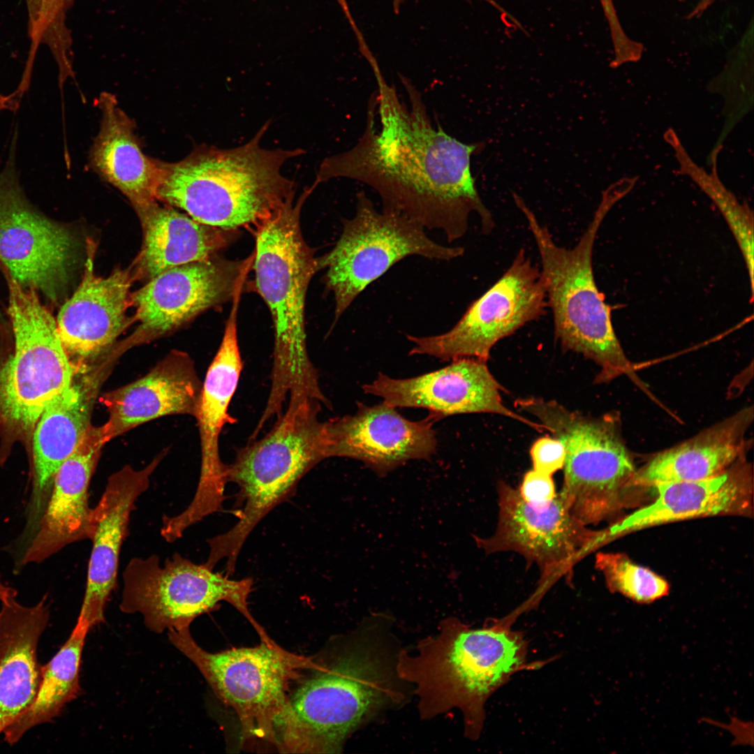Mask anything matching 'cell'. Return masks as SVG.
<instances>
[{
	"mask_svg": "<svg viewBox=\"0 0 754 754\" xmlns=\"http://www.w3.org/2000/svg\"><path fill=\"white\" fill-rule=\"evenodd\" d=\"M364 57L376 81L362 135L350 149L325 158L313 183L346 178L374 188L383 209L403 214L424 229L442 230L449 243L461 238L471 212L489 235L495 223L482 202L471 170V158L484 145L466 144L429 118L421 94L400 79L409 107L385 79L370 50Z\"/></svg>",
	"mask_w": 754,
	"mask_h": 754,
	"instance_id": "1",
	"label": "cell"
},
{
	"mask_svg": "<svg viewBox=\"0 0 754 754\" xmlns=\"http://www.w3.org/2000/svg\"><path fill=\"white\" fill-rule=\"evenodd\" d=\"M343 642L289 695L274 738L281 752L339 753L357 728L408 697L390 621H364Z\"/></svg>",
	"mask_w": 754,
	"mask_h": 754,
	"instance_id": "2",
	"label": "cell"
},
{
	"mask_svg": "<svg viewBox=\"0 0 754 754\" xmlns=\"http://www.w3.org/2000/svg\"><path fill=\"white\" fill-rule=\"evenodd\" d=\"M512 624L504 617L472 628L448 618L441 622L438 633L420 640L414 649H401L397 671L418 697L422 718L457 709L465 736L479 738L489 697L514 674L545 664L527 662V642Z\"/></svg>",
	"mask_w": 754,
	"mask_h": 754,
	"instance_id": "3",
	"label": "cell"
},
{
	"mask_svg": "<svg viewBox=\"0 0 754 754\" xmlns=\"http://www.w3.org/2000/svg\"><path fill=\"white\" fill-rule=\"evenodd\" d=\"M266 123L246 143L231 149L197 147L173 163L159 161L156 198L194 220L223 230L253 232L294 202L295 184L281 172L302 149H267L260 145Z\"/></svg>",
	"mask_w": 754,
	"mask_h": 754,
	"instance_id": "4",
	"label": "cell"
},
{
	"mask_svg": "<svg viewBox=\"0 0 754 754\" xmlns=\"http://www.w3.org/2000/svg\"><path fill=\"white\" fill-rule=\"evenodd\" d=\"M633 188L623 178L603 192L593 219L577 244L567 249L554 241L523 199L513 193L515 202L525 216L540 256L548 306L554 318V335L562 348L583 355L599 367L594 383H604L621 375L639 382L612 326L611 307L596 283L593 250L606 215Z\"/></svg>",
	"mask_w": 754,
	"mask_h": 754,
	"instance_id": "5",
	"label": "cell"
},
{
	"mask_svg": "<svg viewBox=\"0 0 754 754\" xmlns=\"http://www.w3.org/2000/svg\"><path fill=\"white\" fill-rule=\"evenodd\" d=\"M313 189L307 187L295 204H288L254 231L256 287L269 309L274 330L267 404L276 409L282 408L291 394L323 395L308 354L304 327L305 296L320 262L305 242L300 224L303 203Z\"/></svg>",
	"mask_w": 754,
	"mask_h": 754,
	"instance_id": "6",
	"label": "cell"
},
{
	"mask_svg": "<svg viewBox=\"0 0 754 754\" xmlns=\"http://www.w3.org/2000/svg\"><path fill=\"white\" fill-rule=\"evenodd\" d=\"M284 413L262 438L250 440L234 461L226 464L228 482L236 484L237 523L226 532L207 540L205 562L214 568L226 559V573L235 570L244 543L257 524L289 497L299 481L326 459L324 422L318 415L322 404L306 396H289Z\"/></svg>",
	"mask_w": 754,
	"mask_h": 754,
	"instance_id": "7",
	"label": "cell"
},
{
	"mask_svg": "<svg viewBox=\"0 0 754 754\" xmlns=\"http://www.w3.org/2000/svg\"><path fill=\"white\" fill-rule=\"evenodd\" d=\"M515 405L536 417L563 444L559 493L572 515L587 526L616 513L636 469L614 417H591L539 397L520 398Z\"/></svg>",
	"mask_w": 754,
	"mask_h": 754,
	"instance_id": "8",
	"label": "cell"
},
{
	"mask_svg": "<svg viewBox=\"0 0 754 754\" xmlns=\"http://www.w3.org/2000/svg\"><path fill=\"white\" fill-rule=\"evenodd\" d=\"M3 272L15 346L0 364V424L15 433H27L45 407L71 385L75 373L56 320L37 291Z\"/></svg>",
	"mask_w": 754,
	"mask_h": 754,
	"instance_id": "9",
	"label": "cell"
},
{
	"mask_svg": "<svg viewBox=\"0 0 754 754\" xmlns=\"http://www.w3.org/2000/svg\"><path fill=\"white\" fill-rule=\"evenodd\" d=\"M168 633L171 644L197 667L217 697L234 709L245 739L274 744L291 681L301 677L302 670L318 665L272 640L211 653L195 642L189 627Z\"/></svg>",
	"mask_w": 754,
	"mask_h": 754,
	"instance_id": "10",
	"label": "cell"
},
{
	"mask_svg": "<svg viewBox=\"0 0 754 754\" xmlns=\"http://www.w3.org/2000/svg\"><path fill=\"white\" fill-rule=\"evenodd\" d=\"M356 212L344 219L334 247L320 258L326 268L325 282L332 292L334 321L359 295L394 265L411 256L450 260L461 256L460 246L440 244L419 223L390 210H377L364 191L356 195Z\"/></svg>",
	"mask_w": 754,
	"mask_h": 754,
	"instance_id": "11",
	"label": "cell"
},
{
	"mask_svg": "<svg viewBox=\"0 0 754 754\" xmlns=\"http://www.w3.org/2000/svg\"><path fill=\"white\" fill-rule=\"evenodd\" d=\"M119 604L126 614L140 613L147 628L156 633L189 627L198 616L225 601L249 621L259 635L264 630L250 613L251 578L232 579L175 553L161 564L159 557H134L123 573Z\"/></svg>",
	"mask_w": 754,
	"mask_h": 754,
	"instance_id": "12",
	"label": "cell"
},
{
	"mask_svg": "<svg viewBox=\"0 0 754 754\" xmlns=\"http://www.w3.org/2000/svg\"><path fill=\"white\" fill-rule=\"evenodd\" d=\"M497 494L496 528L489 537H475L476 544L487 554L515 552L535 563L543 586L570 581L575 564L609 540L606 529L591 530L573 516L560 493L542 507L528 503L503 481Z\"/></svg>",
	"mask_w": 754,
	"mask_h": 754,
	"instance_id": "13",
	"label": "cell"
},
{
	"mask_svg": "<svg viewBox=\"0 0 754 754\" xmlns=\"http://www.w3.org/2000/svg\"><path fill=\"white\" fill-rule=\"evenodd\" d=\"M547 307L541 270L521 249L502 276L470 304L452 329L434 336L408 335L413 343L409 355L487 362L498 341L542 316Z\"/></svg>",
	"mask_w": 754,
	"mask_h": 754,
	"instance_id": "14",
	"label": "cell"
},
{
	"mask_svg": "<svg viewBox=\"0 0 754 754\" xmlns=\"http://www.w3.org/2000/svg\"><path fill=\"white\" fill-rule=\"evenodd\" d=\"M17 136L15 128L0 171V267L22 287L54 300L67 281L75 240L26 198L16 165Z\"/></svg>",
	"mask_w": 754,
	"mask_h": 754,
	"instance_id": "15",
	"label": "cell"
},
{
	"mask_svg": "<svg viewBox=\"0 0 754 754\" xmlns=\"http://www.w3.org/2000/svg\"><path fill=\"white\" fill-rule=\"evenodd\" d=\"M238 303V299L232 300L221 344L202 383L195 415L200 438V478L189 505L169 520L171 528L179 534L218 511L225 499L226 464L221 459L219 437L227 424L236 422L229 413V406L243 369L237 339Z\"/></svg>",
	"mask_w": 754,
	"mask_h": 754,
	"instance_id": "16",
	"label": "cell"
},
{
	"mask_svg": "<svg viewBox=\"0 0 754 754\" xmlns=\"http://www.w3.org/2000/svg\"><path fill=\"white\" fill-rule=\"evenodd\" d=\"M364 392L381 397L394 408H422L434 421L463 413H494L519 421L535 430L545 429L504 405L503 387L490 372L487 362L472 357L453 360L438 370L418 376L394 379L380 373Z\"/></svg>",
	"mask_w": 754,
	"mask_h": 754,
	"instance_id": "17",
	"label": "cell"
},
{
	"mask_svg": "<svg viewBox=\"0 0 754 754\" xmlns=\"http://www.w3.org/2000/svg\"><path fill=\"white\" fill-rule=\"evenodd\" d=\"M251 261L212 259L167 269L131 295L138 337L168 332L232 297Z\"/></svg>",
	"mask_w": 754,
	"mask_h": 754,
	"instance_id": "18",
	"label": "cell"
},
{
	"mask_svg": "<svg viewBox=\"0 0 754 754\" xmlns=\"http://www.w3.org/2000/svg\"><path fill=\"white\" fill-rule=\"evenodd\" d=\"M357 406L354 415L324 422L326 459H355L381 476L410 459H427L435 452L434 420L429 417L410 421L383 401Z\"/></svg>",
	"mask_w": 754,
	"mask_h": 754,
	"instance_id": "19",
	"label": "cell"
},
{
	"mask_svg": "<svg viewBox=\"0 0 754 754\" xmlns=\"http://www.w3.org/2000/svg\"><path fill=\"white\" fill-rule=\"evenodd\" d=\"M161 458L140 470L127 465L112 474L98 503L92 508L89 530L92 548L78 616L91 628L105 621L106 604L117 584L119 554L128 535L131 513L138 498L149 489L150 478Z\"/></svg>",
	"mask_w": 754,
	"mask_h": 754,
	"instance_id": "20",
	"label": "cell"
},
{
	"mask_svg": "<svg viewBox=\"0 0 754 754\" xmlns=\"http://www.w3.org/2000/svg\"><path fill=\"white\" fill-rule=\"evenodd\" d=\"M53 399L44 409L33 435V478L25 509L24 526L14 542L26 549L31 541L47 503L54 475L77 449L91 427V415L99 371L89 373Z\"/></svg>",
	"mask_w": 754,
	"mask_h": 754,
	"instance_id": "21",
	"label": "cell"
},
{
	"mask_svg": "<svg viewBox=\"0 0 754 754\" xmlns=\"http://www.w3.org/2000/svg\"><path fill=\"white\" fill-rule=\"evenodd\" d=\"M91 268L89 259L80 286L63 304L56 320L75 374L89 371L124 331L131 302L128 270L117 269L101 277Z\"/></svg>",
	"mask_w": 754,
	"mask_h": 754,
	"instance_id": "22",
	"label": "cell"
},
{
	"mask_svg": "<svg viewBox=\"0 0 754 754\" xmlns=\"http://www.w3.org/2000/svg\"><path fill=\"white\" fill-rule=\"evenodd\" d=\"M106 443L102 427L91 426L77 449L57 470L36 533L14 566L16 572L29 564L43 562L72 543L89 540L92 508L89 488Z\"/></svg>",
	"mask_w": 754,
	"mask_h": 754,
	"instance_id": "23",
	"label": "cell"
},
{
	"mask_svg": "<svg viewBox=\"0 0 754 754\" xmlns=\"http://www.w3.org/2000/svg\"><path fill=\"white\" fill-rule=\"evenodd\" d=\"M753 473L745 457L704 480L658 484L656 498L607 528L611 539L644 528L699 517L748 514Z\"/></svg>",
	"mask_w": 754,
	"mask_h": 754,
	"instance_id": "24",
	"label": "cell"
},
{
	"mask_svg": "<svg viewBox=\"0 0 754 754\" xmlns=\"http://www.w3.org/2000/svg\"><path fill=\"white\" fill-rule=\"evenodd\" d=\"M202 386L191 358L172 353L142 378L103 396L109 413L102 426L106 441L165 415L195 416Z\"/></svg>",
	"mask_w": 754,
	"mask_h": 754,
	"instance_id": "25",
	"label": "cell"
},
{
	"mask_svg": "<svg viewBox=\"0 0 754 754\" xmlns=\"http://www.w3.org/2000/svg\"><path fill=\"white\" fill-rule=\"evenodd\" d=\"M0 608V734L32 703L39 687L42 665L39 640L50 619L47 597L26 606L16 596Z\"/></svg>",
	"mask_w": 754,
	"mask_h": 754,
	"instance_id": "26",
	"label": "cell"
},
{
	"mask_svg": "<svg viewBox=\"0 0 754 754\" xmlns=\"http://www.w3.org/2000/svg\"><path fill=\"white\" fill-rule=\"evenodd\" d=\"M753 421L752 406L656 454L636 469L630 487H653L666 482L695 481L715 476L744 458L751 447L746 438Z\"/></svg>",
	"mask_w": 754,
	"mask_h": 754,
	"instance_id": "27",
	"label": "cell"
},
{
	"mask_svg": "<svg viewBox=\"0 0 754 754\" xmlns=\"http://www.w3.org/2000/svg\"><path fill=\"white\" fill-rule=\"evenodd\" d=\"M101 128L90 152L95 170L140 209L156 200L159 161L147 156L134 133L131 119L119 108L114 95L100 96Z\"/></svg>",
	"mask_w": 754,
	"mask_h": 754,
	"instance_id": "28",
	"label": "cell"
},
{
	"mask_svg": "<svg viewBox=\"0 0 754 754\" xmlns=\"http://www.w3.org/2000/svg\"><path fill=\"white\" fill-rule=\"evenodd\" d=\"M137 212L144 229L140 263L151 278L177 266L208 260L231 239L230 230L201 223L155 202Z\"/></svg>",
	"mask_w": 754,
	"mask_h": 754,
	"instance_id": "29",
	"label": "cell"
},
{
	"mask_svg": "<svg viewBox=\"0 0 754 754\" xmlns=\"http://www.w3.org/2000/svg\"><path fill=\"white\" fill-rule=\"evenodd\" d=\"M89 624L78 619L67 640L45 665L37 693L28 709L3 731L13 746L31 728L53 720L80 693V670Z\"/></svg>",
	"mask_w": 754,
	"mask_h": 754,
	"instance_id": "30",
	"label": "cell"
},
{
	"mask_svg": "<svg viewBox=\"0 0 754 754\" xmlns=\"http://www.w3.org/2000/svg\"><path fill=\"white\" fill-rule=\"evenodd\" d=\"M665 140L673 148L679 164V173L688 176L711 199L725 218L744 258L753 295V214L746 204H741L735 195L720 180L713 161L712 172L709 174L690 157L672 128L665 135Z\"/></svg>",
	"mask_w": 754,
	"mask_h": 754,
	"instance_id": "31",
	"label": "cell"
},
{
	"mask_svg": "<svg viewBox=\"0 0 754 754\" xmlns=\"http://www.w3.org/2000/svg\"><path fill=\"white\" fill-rule=\"evenodd\" d=\"M595 565L611 592L636 603L649 604L669 593V584L663 577L635 564L624 554L598 553Z\"/></svg>",
	"mask_w": 754,
	"mask_h": 754,
	"instance_id": "32",
	"label": "cell"
},
{
	"mask_svg": "<svg viewBox=\"0 0 754 754\" xmlns=\"http://www.w3.org/2000/svg\"><path fill=\"white\" fill-rule=\"evenodd\" d=\"M41 40L50 47L66 45L71 41L70 34L64 25L66 10L73 0H40Z\"/></svg>",
	"mask_w": 754,
	"mask_h": 754,
	"instance_id": "33",
	"label": "cell"
},
{
	"mask_svg": "<svg viewBox=\"0 0 754 754\" xmlns=\"http://www.w3.org/2000/svg\"><path fill=\"white\" fill-rule=\"evenodd\" d=\"M533 469L549 475H553L563 469L566 450L563 444L552 436L540 438L534 442L530 450Z\"/></svg>",
	"mask_w": 754,
	"mask_h": 754,
	"instance_id": "34",
	"label": "cell"
},
{
	"mask_svg": "<svg viewBox=\"0 0 754 754\" xmlns=\"http://www.w3.org/2000/svg\"><path fill=\"white\" fill-rule=\"evenodd\" d=\"M518 491L525 501L535 507L547 505L556 495L552 475L534 469L525 473Z\"/></svg>",
	"mask_w": 754,
	"mask_h": 754,
	"instance_id": "35",
	"label": "cell"
},
{
	"mask_svg": "<svg viewBox=\"0 0 754 754\" xmlns=\"http://www.w3.org/2000/svg\"><path fill=\"white\" fill-rule=\"evenodd\" d=\"M602 6L605 17L608 23L609 31L613 34L619 32L622 26L614 8L612 0H599Z\"/></svg>",
	"mask_w": 754,
	"mask_h": 754,
	"instance_id": "36",
	"label": "cell"
},
{
	"mask_svg": "<svg viewBox=\"0 0 754 754\" xmlns=\"http://www.w3.org/2000/svg\"><path fill=\"white\" fill-rule=\"evenodd\" d=\"M716 0H697V2L688 15V19L698 17L709 8Z\"/></svg>",
	"mask_w": 754,
	"mask_h": 754,
	"instance_id": "37",
	"label": "cell"
},
{
	"mask_svg": "<svg viewBox=\"0 0 754 754\" xmlns=\"http://www.w3.org/2000/svg\"><path fill=\"white\" fill-rule=\"evenodd\" d=\"M26 1L28 8L29 17L33 20L36 19L40 14V0H26Z\"/></svg>",
	"mask_w": 754,
	"mask_h": 754,
	"instance_id": "38",
	"label": "cell"
},
{
	"mask_svg": "<svg viewBox=\"0 0 754 754\" xmlns=\"http://www.w3.org/2000/svg\"><path fill=\"white\" fill-rule=\"evenodd\" d=\"M468 1H471V0H468ZM404 1H405V0H392L393 9H394V11L396 13H397L399 11V10H400L401 6L403 5V3H404Z\"/></svg>",
	"mask_w": 754,
	"mask_h": 754,
	"instance_id": "39",
	"label": "cell"
}]
</instances>
